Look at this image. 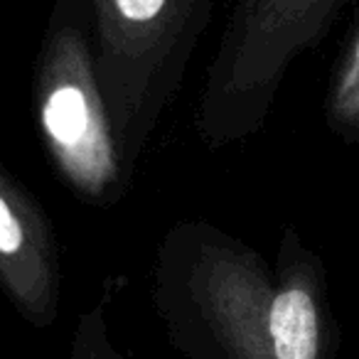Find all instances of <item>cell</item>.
I'll list each match as a JSON object with an SVG mask.
<instances>
[{
    "label": "cell",
    "mask_w": 359,
    "mask_h": 359,
    "mask_svg": "<svg viewBox=\"0 0 359 359\" xmlns=\"http://www.w3.org/2000/svg\"><path fill=\"white\" fill-rule=\"evenodd\" d=\"M153 305L185 359H334L327 271L285 224L271 266L207 219L175 222L153 266Z\"/></svg>",
    "instance_id": "obj_1"
},
{
    "label": "cell",
    "mask_w": 359,
    "mask_h": 359,
    "mask_svg": "<svg viewBox=\"0 0 359 359\" xmlns=\"http://www.w3.org/2000/svg\"><path fill=\"white\" fill-rule=\"evenodd\" d=\"M42 148L79 202L111 207L126 197V165L99 84L86 0H55L32 72Z\"/></svg>",
    "instance_id": "obj_2"
},
{
    "label": "cell",
    "mask_w": 359,
    "mask_h": 359,
    "mask_svg": "<svg viewBox=\"0 0 359 359\" xmlns=\"http://www.w3.org/2000/svg\"><path fill=\"white\" fill-rule=\"evenodd\" d=\"M215 6L217 0H86L99 84L130 170L185 81Z\"/></svg>",
    "instance_id": "obj_3"
},
{
    "label": "cell",
    "mask_w": 359,
    "mask_h": 359,
    "mask_svg": "<svg viewBox=\"0 0 359 359\" xmlns=\"http://www.w3.org/2000/svg\"><path fill=\"white\" fill-rule=\"evenodd\" d=\"M62 259L52 222L37 197L0 165V290L32 327L60 315Z\"/></svg>",
    "instance_id": "obj_4"
},
{
    "label": "cell",
    "mask_w": 359,
    "mask_h": 359,
    "mask_svg": "<svg viewBox=\"0 0 359 359\" xmlns=\"http://www.w3.org/2000/svg\"><path fill=\"white\" fill-rule=\"evenodd\" d=\"M325 123L339 140L359 145V11L330 72Z\"/></svg>",
    "instance_id": "obj_5"
},
{
    "label": "cell",
    "mask_w": 359,
    "mask_h": 359,
    "mask_svg": "<svg viewBox=\"0 0 359 359\" xmlns=\"http://www.w3.org/2000/svg\"><path fill=\"white\" fill-rule=\"evenodd\" d=\"M65 359H126L111 342L109 298H101L79 315Z\"/></svg>",
    "instance_id": "obj_6"
}]
</instances>
